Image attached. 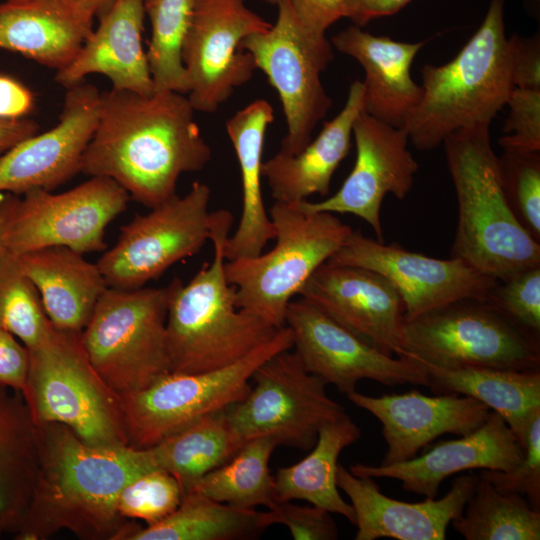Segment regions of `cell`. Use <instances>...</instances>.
Instances as JSON below:
<instances>
[{
	"instance_id": "6da1fadb",
	"label": "cell",
	"mask_w": 540,
	"mask_h": 540,
	"mask_svg": "<svg viewBox=\"0 0 540 540\" xmlns=\"http://www.w3.org/2000/svg\"><path fill=\"white\" fill-rule=\"evenodd\" d=\"M185 94L101 93L99 118L81 173L114 180L130 199L153 208L176 194L184 173L203 170L212 149Z\"/></svg>"
},
{
	"instance_id": "7a4b0ae2",
	"label": "cell",
	"mask_w": 540,
	"mask_h": 540,
	"mask_svg": "<svg viewBox=\"0 0 540 540\" xmlns=\"http://www.w3.org/2000/svg\"><path fill=\"white\" fill-rule=\"evenodd\" d=\"M38 474L14 538L44 540L68 530L82 540H128L141 526L120 515L122 489L158 468L150 448L93 446L68 427L36 426Z\"/></svg>"
},
{
	"instance_id": "3957f363",
	"label": "cell",
	"mask_w": 540,
	"mask_h": 540,
	"mask_svg": "<svg viewBox=\"0 0 540 540\" xmlns=\"http://www.w3.org/2000/svg\"><path fill=\"white\" fill-rule=\"evenodd\" d=\"M458 203L451 257L504 281L540 265V243L519 224L506 200L490 124L464 127L443 141Z\"/></svg>"
},
{
	"instance_id": "277c9868",
	"label": "cell",
	"mask_w": 540,
	"mask_h": 540,
	"mask_svg": "<svg viewBox=\"0 0 540 540\" xmlns=\"http://www.w3.org/2000/svg\"><path fill=\"white\" fill-rule=\"evenodd\" d=\"M232 222L229 211L212 212L211 262L187 284L178 278L171 281L166 318L171 372L193 374L228 366L277 331L235 304V288L225 274V247Z\"/></svg>"
},
{
	"instance_id": "5b68a950",
	"label": "cell",
	"mask_w": 540,
	"mask_h": 540,
	"mask_svg": "<svg viewBox=\"0 0 540 540\" xmlns=\"http://www.w3.org/2000/svg\"><path fill=\"white\" fill-rule=\"evenodd\" d=\"M504 25V0H491L474 35L448 63L421 68L422 95L404 129L420 151L454 131L491 124L514 88Z\"/></svg>"
},
{
	"instance_id": "8992f818",
	"label": "cell",
	"mask_w": 540,
	"mask_h": 540,
	"mask_svg": "<svg viewBox=\"0 0 540 540\" xmlns=\"http://www.w3.org/2000/svg\"><path fill=\"white\" fill-rule=\"evenodd\" d=\"M275 245L256 256L225 263L236 306L275 329L285 326L293 297L342 246L352 228L335 214L276 202L270 209Z\"/></svg>"
},
{
	"instance_id": "52a82bcc",
	"label": "cell",
	"mask_w": 540,
	"mask_h": 540,
	"mask_svg": "<svg viewBox=\"0 0 540 540\" xmlns=\"http://www.w3.org/2000/svg\"><path fill=\"white\" fill-rule=\"evenodd\" d=\"M27 350L22 395L35 426L62 424L93 446L128 445L120 396L93 368L81 332L54 327L43 342Z\"/></svg>"
},
{
	"instance_id": "ba28073f",
	"label": "cell",
	"mask_w": 540,
	"mask_h": 540,
	"mask_svg": "<svg viewBox=\"0 0 540 540\" xmlns=\"http://www.w3.org/2000/svg\"><path fill=\"white\" fill-rule=\"evenodd\" d=\"M171 289V282L160 288L108 287L81 331L90 363L119 396L171 372L166 336Z\"/></svg>"
},
{
	"instance_id": "9c48e42d",
	"label": "cell",
	"mask_w": 540,
	"mask_h": 540,
	"mask_svg": "<svg viewBox=\"0 0 540 540\" xmlns=\"http://www.w3.org/2000/svg\"><path fill=\"white\" fill-rule=\"evenodd\" d=\"M292 347V332L285 325L228 366L193 374L170 372L143 390L120 395L128 445L150 448L194 421L243 400L255 370Z\"/></svg>"
},
{
	"instance_id": "30bf717a",
	"label": "cell",
	"mask_w": 540,
	"mask_h": 540,
	"mask_svg": "<svg viewBox=\"0 0 540 540\" xmlns=\"http://www.w3.org/2000/svg\"><path fill=\"white\" fill-rule=\"evenodd\" d=\"M423 366L540 370V340L485 299H462L404 321L402 355Z\"/></svg>"
},
{
	"instance_id": "8fae6325",
	"label": "cell",
	"mask_w": 540,
	"mask_h": 540,
	"mask_svg": "<svg viewBox=\"0 0 540 540\" xmlns=\"http://www.w3.org/2000/svg\"><path fill=\"white\" fill-rule=\"evenodd\" d=\"M276 6L275 23L246 37L240 48L253 57L280 98L287 133L279 152L296 155L332 106L321 74L334 58L333 46L326 35L307 29L286 0Z\"/></svg>"
},
{
	"instance_id": "7c38bea8",
	"label": "cell",
	"mask_w": 540,
	"mask_h": 540,
	"mask_svg": "<svg viewBox=\"0 0 540 540\" xmlns=\"http://www.w3.org/2000/svg\"><path fill=\"white\" fill-rule=\"evenodd\" d=\"M290 350L261 364L246 397L225 409L244 442L269 436L278 445L308 451L323 425L347 415L344 406L328 395L326 385Z\"/></svg>"
},
{
	"instance_id": "4fadbf2b",
	"label": "cell",
	"mask_w": 540,
	"mask_h": 540,
	"mask_svg": "<svg viewBox=\"0 0 540 540\" xmlns=\"http://www.w3.org/2000/svg\"><path fill=\"white\" fill-rule=\"evenodd\" d=\"M210 197L209 186L195 181L184 196L174 194L123 226L117 242L96 262L108 287L142 288L199 252L210 240Z\"/></svg>"
},
{
	"instance_id": "5bb4252c",
	"label": "cell",
	"mask_w": 540,
	"mask_h": 540,
	"mask_svg": "<svg viewBox=\"0 0 540 540\" xmlns=\"http://www.w3.org/2000/svg\"><path fill=\"white\" fill-rule=\"evenodd\" d=\"M129 200L118 183L100 176L61 193L32 189L16 203L5 247L15 255L52 246L82 254L103 251L107 226L126 210Z\"/></svg>"
},
{
	"instance_id": "9a60e30c",
	"label": "cell",
	"mask_w": 540,
	"mask_h": 540,
	"mask_svg": "<svg viewBox=\"0 0 540 540\" xmlns=\"http://www.w3.org/2000/svg\"><path fill=\"white\" fill-rule=\"evenodd\" d=\"M245 1H195L182 47L187 97L195 111L215 112L257 69L253 57L240 45L249 35L268 30L271 23Z\"/></svg>"
},
{
	"instance_id": "2e32d148",
	"label": "cell",
	"mask_w": 540,
	"mask_h": 540,
	"mask_svg": "<svg viewBox=\"0 0 540 540\" xmlns=\"http://www.w3.org/2000/svg\"><path fill=\"white\" fill-rule=\"evenodd\" d=\"M285 325L292 332V348L305 368L340 393L355 391L363 379L389 387H428V372L422 364L384 353L303 297L289 303Z\"/></svg>"
},
{
	"instance_id": "e0dca14e",
	"label": "cell",
	"mask_w": 540,
	"mask_h": 540,
	"mask_svg": "<svg viewBox=\"0 0 540 540\" xmlns=\"http://www.w3.org/2000/svg\"><path fill=\"white\" fill-rule=\"evenodd\" d=\"M363 267L386 278L399 293L405 321L462 299H485L498 282L459 258L438 259L385 244L352 230L327 261Z\"/></svg>"
},
{
	"instance_id": "ac0fdd59",
	"label": "cell",
	"mask_w": 540,
	"mask_h": 540,
	"mask_svg": "<svg viewBox=\"0 0 540 540\" xmlns=\"http://www.w3.org/2000/svg\"><path fill=\"white\" fill-rule=\"evenodd\" d=\"M356 159L348 177L332 196L318 202L302 201L308 211L351 214L373 229L384 242L380 210L387 194L404 199L414 183L418 163L408 149L404 128L390 126L364 111L353 125Z\"/></svg>"
},
{
	"instance_id": "d6986e66",
	"label": "cell",
	"mask_w": 540,
	"mask_h": 540,
	"mask_svg": "<svg viewBox=\"0 0 540 540\" xmlns=\"http://www.w3.org/2000/svg\"><path fill=\"white\" fill-rule=\"evenodd\" d=\"M101 93L81 82L67 89L58 123L21 141L0 159V192L53 191L81 172L96 129Z\"/></svg>"
},
{
	"instance_id": "ffe728a7",
	"label": "cell",
	"mask_w": 540,
	"mask_h": 540,
	"mask_svg": "<svg viewBox=\"0 0 540 540\" xmlns=\"http://www.w3.org/2000/svg\"><path fill=\"white\" fill-rule=\"evenodd\" d=\"M299 295L384 353L402 355L404 304L377 272L325 262Z\"/></svg>"
},
{
	"instance_id": "44dd1931",
	"label": "cell",
	"mask_w": 540,
	"mask_h": 540,
	"mask_svg": "<svg viewBox=\"0 0 540 540\" xmlns=\"http://www.w3.org/2000/svg\"><path fill=\"white\" fill-rule=\"evenodd\" d=\"M347 398L382 425L387 451L380 464L409 460L444 434L465 435L490 416L483 403L456 394L427 396L418 390L373 397L356 390Z\"/></svg>"
},
{
	"instance_id": "7402d4cb",
	"label": "cell",
	"mask_w": 540,
	"mask_h": 540,
	"mask_svg": "<svg viewBox=\"0 0 540 540\" xmlns=\"http://www.w3.org/2000/svg\"><path fill=\"white\" fill-rule=\"evenodd\" d=\"M524 455V447L497 413L476 430L457 439L437 442L421 455L394 464L356 463L349 471L356 476L391 478L405 491L436 498L442 482L451 475L473 469L508 471Z\"/></svg>"
},
{
	"instance_id": "603a6c76",
	"label": "cell",
	"mask_w": 540,
	"mask_h": 540,
	"mask_svg": "<svg viewBox=\"0 0 540 540\" xmlns=\"http://www.w3.org/2000/svg\"><path fill=\"white\" fill-rule=\"evenodd\" d=\"M478 475L455 478L441 498L404 502L388 497L374 478L356 476L338 465L337 485L348 496L355 513L356 540H444L448 526L463 513Z\"/></svg>"
},
{
	"instance_id": "cb8c5ba5",
	"label": "cell",
	"mask_w": 540,
	"mask_h": 540,
	"mask_svg": "<svg viewBox=\"0 0 540 540\" xmlns=\"http://www.w3.org/2000/svg\"><path fill=\"white\" fill-rule=\"evenodd\" d=\"M145 6L143 0H114L99 16L100 23L84 42L75 59L56 71L55 81L66 89L99 73L114 90L141 95L154 93L146 52L142 45Z\"/></svg>"
},
{
	"instance_id": "d4e9b609",
	"label": "cell",
	"mask_w": 540,
	"mask_h": 540,
	"mask_svg": "<svg viewBox=\"0 0 540 540\" xmlns=\"http://www.w3.org/2000/svg\"><path fill=\"white\" fill-rule=\"evenodd\" d=\"M331 44L363 67V111L403 128L422 95L421 86L412 79L411 65L425 43L396 41L352 25L335 34Z\"/></svg>"
},
{
	"instance_id": "484cf974",
	"label": "cell",
	"mask_w": 540,
	"mask_h": 540,
	"mask_svg": "<svg viewBox=\"0 0 540 540\" xmlns=\"http://www.w3.org/2000/svg\"><path fill=\"white\" fill-rule=\"evenodd\" d=\"M94 16L80 0L0 2V49L61 70L92 33Z\"/></svg>"
},
{
	"instance_id": "4316f807",
	"label": "cell",
	"mask_w": 540,
	"mask_h": 540,
	"mask_svg": "<svg viewBox=\"0 0 540 540\" xmlns=\"http://www.w3.org/2000/svg\"><path fill=\"white\" fill-rule=\"evenodd\" d=\"M363 96V83L352 82L343 108L324 123L315 139L296 155L278 151L263 161L262 177L276 202L297 204L314 194L328 195L333 174L351 148L353 125L363 112Z\"/></svg>"
},
{
	"instance_id": "83f0119b",
	"label": "cell",
	"mask_w": 540,
	"mask_h": 540,
	"mask_svg": "<svg viewBox=\"0 0 540 540\" xmlns=\"http://www.w3.org/2000/svg\"><path fill=\"white\" fill-rule=\"evenodd\" d=\"M36 287L45 312L57 329L81 332L108 288L97 263L60 246L16 255Z\"/></svg>"
},
{
	"instance_id": "f1b7e54d",
	"label": "cell",
	"mask_w": 540,
	"mask_h": 540,
	"mask_svg": "<svg viewBox=\"0 0 540 540\" xmlns=\"http://www.w3.org/2000/svg\"><path fill=\"white\" fill-rule=\"evenodd\" d=\"M273 121L271 104L258 99L237 111L225 125L237 157L242 183V212L237 229L226 242L227 261L260 254L275 236L261 187L265 134Z\"/></svg>"
},
{
	"instance_id": "f546056e",
	"label": "cell",
	"mask_w": 540,
	"mask_h": 540,
	"mask_svg": "<svg viewBox=\"0 0 540 540\" xmlns=\"http://www.w3.org/2000/svg\"><path fill=\"white\" fill-rule=\"evenodd\" d=\"M434 394L471 397L500 415L523 446L526 429L540 412V370L424 366Z\"/></svg>"
},
{
	"instance_id": "4dcf8cb0",
	"label": "cell",
	"mask_w": 540,
	"mask_h": 540,
	"mask_svg": "<svg viewBox=\"0 0 540 540\" xmlns=\"http://www.w3.org/2000/svg\"><path fill=\"white\" fill-rule=\"evenodd\" d=\"M360 437V427L348 414L323 425L310 453L274 475L277 502L304 500L354 525V509L339 492L337 470L340 453Z\"/></svg>"
},
{
	"instance_id": "1f68e13d",
	"label": "cell",
	"mask_w": 540,
	"mask_h": 540,
	"mask_svg": "<svg viewBox=\"0 0 540 540\" xmlns=\"http://www.w3.org/2000/svg\"><path fill=\"white\" fill-rule=\"evenodd\" d=\"M38 474L37 429L20 391L0 388V536L14 533Z\"/></svg>"
},
{
	"instance_id": "d6a6232c",
	"label": "cell",
	"mask_w": 540,
	"mask_h": 540,
	"mask_svg": "<svg viewBox=\"0 0 540 540\" xmlns=\"http://www.w3.org/2000/svg\"><path fill=\"white\" fill-rule=\"evenodd\" d=\"M244 443L224 410L194 421L150 449L158 468L173 475L184 492L229 461Z\"/></svg>"
},
{
	"instance_id": "836d02e7",
	"label": "cell",
	"mask_w": 540,
	"mask_h": 540,
	"mask_svg": "<svg viewBox=\"0 0 540 540\" xmlns=\"http://www.w3.org/2000/svg\"><path fill=\"white\" fill-rule=\"evenodd\" d=\"M263 530L259 511L237 508L188 490L172 513L138 528L128 540H238L254 538Z\"/></svg>"
},
{
	"instance_id": "e575fe53",
	"label": "cell",
	"mask_w": 540,
	"mask_h": 540,
	"mask_svg": "<svg viewBox=\"0 0 540 540\" xmlns=\"http://www.w3.org/2000/svg\"><path fill=\"white\" fill-rule=\"evenodd\" d=\"M277 441L262 436L246 441L223 465L208 472L185 491L193 490L213 500L242 508H272L276 503L274 475L269 461Z\"/></svg>"
},
{
	"instance_id": "d590c367",
	"label": "cell",
	"mask_w": 540,
	"mask_h": 540,
	"mask_svg": "<svg viewBox=\"0 0 540 540\" xmlns=\"http://www.w3.org/2000/svg\"><path fill=\"white\" fill-rule=\"evenodd\" d=\"M466 540H539L540 510L518 493H502L478 475L463 513L451 522Z\"/></svg>"
},
{
	"instance_id": "8d00e7d4",
	"label": "cell",
	"mask_w": 540,
	"mask_h": 540,
	"mask_svg": "<svg viewBox=\"0 0 540 540\" xmlns=\"http://www.w3.org/2000/svg\"><path fill=\"white\" fill-rule=\"evenodd\" d=\"M196 0H146L151 40L146 52L154 92L189 90L182 47Z\"/></svg>"
},
{
	"instance_id": "74e56055",
	"label": "cell",
	"mask_w": 540,
	"mask_h": 540,
	"mask_svg": "<svg viewBox=\"0 0 540 540\" xmlns=\"http://www.w3.org/2000/svg\"><path fill=\"white\" fill-rule=\"evenodd\" d=\"M53 328L36 287L17 256L6 249L0 254V329L31 349L43 342Z\"/></svg>"
},
{
	"instance_id": "f35d334b",
	"label": "cell",
	"mask_w": 540,
	"mask_h": 540,
	"mask_svg": "<svg viewBox=\"0 0 540 540\" xmlns=\"http://www.w3.org/2000/svg\"><path fill=\"white\" fill-rule=\"evenodd\" d=\"M508 205L525 231L540 241V151L503 148L498 157Z\"/></svg>"
},
{
	"instance_id": "ab89813d",
	"label": "cell",
	"mask_w": 540,
	"mask_h": 540,
	"mask_svg": "<svg viewBox=\"0 0 540 540\" xmlns=\"http://www.w3.org/2000/svg\"><path fill=\"white\" fill-rule=\"evenodd\" d=\"M182 496V487L173 475L154 469L139 475L122 489L117 508L122 517L143 520L150 525L172 513Z\"/></svg>"
},
{
	"instance_id": "60d3db41",
	"label": "cell",
	"mask_w": 540,
	"mask_h": 540,
	"mask_svg": "<svg viewBox=\"0 0 540 540\" xmlns=\"http://www.w3.org/2000/svg\"><path fill=\"white\" fill-rule=\"evenodd\" d=\"M485 300L525 332L540 340V265L498 281Z\"/></svg>"
},
{
	"instance_id": "b9f144b4",
	"label": "cell",
	"mask_w": 540,
	"mask_h": 540,
	"mask_svg": "<svg viewBox=\"0 0 540 540\" xmlns=\"http://www.w3.org/2000/svg\"><path fill=\"white\" fill-rule=\"evenodd\" d=\"M523 447L524 455L512 469H483L479 476L502 493L525 495L528 502L540 510V412L533 416L526 429Z\"/></svg>"
},
{
	"instance_id": "7bdbcfd3",
	"label": "cell",
	"mask_w": 540,
	"mask_h": 540,
	"mask_svg": "<svg viewBox=\"0 0 540 540\" xmlns=\"http://www.w3.org/2000/svg\"><path fill=\"white\" fill-rule=\"evenodd\" d=\"M506 105V135L499 139V144L502 148L540 151V89L514 87Z\"/></svg>"
},
{
	"instance_id": "ee69618b",
	"label": "cell",
	"mask_w": 540,
	"mask_h": 540,
	"mask_svg": "<svg viewBox=\"0 0 540 540\" xmlns=\"http://www.w3.org/2000/svg\"><path fill=\"white\" fill-rule=\"evenodd\" d=\"M264 529L274 524L285 525L295 540H335L338 528L330 512L316 506H301L292 501L277 502L260 512Z\"/></svg>"
},
{
	"instance_id": "f6af8a7d",
	"label": "cell",
	"mask_w": 540,
	"mask_h": 540,
	"mask_svg": "<svg viewBox=\"0 0 540 540\" xmlns=\"http://www.w3.org/2000/svg\"><path fill=\"white\" fill-rule=\"evenodd\" d=\"M507 49L514 87L540 89V36L513 35L507 39Z\"/></svg>"
},
{
	"instance_id": "bcb514c9",
	"label": "cell",
	"mask_w": 540,
	"mask_h": 540,
	"mask_svg": "<svg viewBox=\"0 0 540 540\" xmlns=\"http://www.w3.org/2000/svg\"><path fill=\"white\" fill-rule=\"evenodd\" d=\"M29 366L27 348L11 333L0 329V388L25 389Z\"/></svg>"
},
{
	"instance_id": "7dc6e473",
	"label": "cell",
	"mask_w": 540,
	"mask_h": 540,
	"mask_svg": "<svg viewBox=\"0 0 540 540\" xmlns=\"http://www.w3.org/2000/svg\"><path fill=\"white\" fill-rule=\"evenodd\" d=\"M299 21L310 31L326 35L327 29L346 17L349 0H286Z\"/></svg>"
},
{
	"instance_id": "c3c4849f",
	"label": "cell",
	"mask_w": 540,
	"mask_h": 540,
	"mask_svg": "<svg viewBox=\"0 0 540 540\" xmlns=\"http://www.w3.org/2000/svg\"><path fill=\"white\" fill-rule=\"evenodd\" d=\"M33 108L31 90L16 79L0 74V118H25Z\"/></svg>"
},
{
	"instance_id": "681fc988",
	"label": "cell",
	"mask_w": 540,
	"mask_h": 540,
	"mask_svg": "<svg viewBox=\"0 0 540 540\" xmlns=\"http://www.w3.org/2000/svg\"><path fill=\"white\" fill-rule=\"evenodd\" d=\"M411 0H349L346 18L361 27L375 18L393 15Z\"/></svg>"
},
{
	"instance_id": "f907efd6",
	"label": "cell",
	"mask_w": 540,
	"mask_h": 540,
	"mask_svg": "<svg viewBox=\"0 0 540 540\" xmlns=\"http://www.w3.org/2000/svg\"><path fill=\"white\" fill-rule=\"evenodd\" d=\"M39 125L27 117L21 119L0 118V159L15 145L35 135Z\"/></svg>"
},
{
	"instance_id": "816d5d0a",
	"label": "cell",
	"mask_w": 540,
	"mask_h": 540,
	"mask_svg": "<svg viewBox=\"0 0 540 540\" xmlns=\"http://www.w3.org/2000/svg\"><path fill=\"white\" fill-rule=\"evenodd\" d=\"M18 199L19 195L0 192V254L6 250L5 231Z\"/></svg>"
},
{
	"instance_id": "f5cc1de1",
	"label": "cell",
	"mask_w": 540,
	"mask_h": 540,
	"mask_svg": "<svg viewBox=\"0 0 540 540\" xmlns=\"http://www.w3.org/2000/svg\"><path fill=\"white\" fill-rule=\"evenodd\" d=\"M80 2L95 16L99 17L112 5L114 0H80Z\"/></svg>"
},
{
	"instance_id": "db71d44e",
	"label": "cell",
	"mask_w": 540,
	"mask_h": 540,
	"mask_svg": "<svg viewBox=\"0 0 540 540\" xmlns=\"http://www.w3.org/2000/svg\"><path fill=\"white\" fill-rule=\"evenodd\" d=\"M270 5H277L278 3V0H262Z\"/></svg>"
},
{
	"instance_id": "11a10c76",
	"label": "cell",
	"mask_w": 540,
	"mask_h": 540,
	"mask_svg": "<svg viewBox=\"0 0 540 540\" xmlns=\"http://www.w3.org/2000/svg\"><path fill=\"white\" fill-rule=\"evenodd\" d=\"M5 1H8V2H22V1H26V0H5Z\"/></svg>"
}]
</instances>
